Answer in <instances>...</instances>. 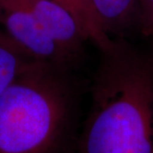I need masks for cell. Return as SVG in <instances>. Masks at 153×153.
Instances as JSON below:
<instances>
[{
	"label": "cell",
	"mask_w": 153,
	"mask_h": 153,
	"mask_svg": "<svg viewBox=\"0 0 153 153\" xmlns=\"http://www.w3.org/2000/svg\"><path fill=\"white\" fill-rule=\"evenodd\" d=\"M103 29L112 39H124L140 29L138 0H91Z\"/></svg>",
	"instance_id": "cell-5"
},
{
	"label": "cell",
	"mask_w": 153,
	"mask_h": 153,
	"mask_svg": "<svg viewBox=\"0 0 153 153\" xmlns=\"http://www.w3.org/2000/svg\"><path fill=\"white\" fill-rule=\"evenodd\" d=\"M91 106L76 153H153V66L148 55L115 39L102 53Z\"/></svg>",
	"instance_id": "cell-1"
},
{
	"label": "cell",
	"mask_w": 153,
	"mask_h": 153,
	"mask_svg": "<svg viewBox=\"0 0 153 153\" xmlns=\"http://www.w3.org/2000/svg\"><path fill=\"white\" fill-rule=\"evenodd\" d=\"M45 31L73 62L90 41L88 33L69 9L55 0H23Z\"/></svg>",
	"instance_id": "cell-4"
},
{
	"label": "cell",
	"mask_w": 153,
	"mask_h": 153,
	"mask_svg": "<svg viewBox=\"0 0 153 153\" xmlns=\"http://www.w3.org/2000/svg\"><path fill=\"white\" fill-rule=\"evenodd\" d=\"M150 60H151V63H152V66H153V55H150Z\"/></svg>",
	"instance_id": "cell-10"
},
{
	"label": "cell",
	"mask_w": 153,
	"mask_h": 153,
	"mask_svg": "<svg viewBox=\"0 0 153 153\" xmlns=\"http://www.w3.org/2000/svg\"><path fill=\"white\" fill-rule=\"evenodd\" d=\"M140 30L144 32L153 19V0H138Z\"/></svg>",
	"instance_id": "cell-8"
},
{
	"label": "cell",
	"mask_w": 153,
	"mask_h": 153,
	"mask_svg": "<svg viewBox=\"0 0 153 153\" xmlns=\"http://www.w3.org/2000/svg\"><path fill=\"white\" fill-rule=\"evenodd\" d=\"M143 33H144L145 35L150 36V37L153 38V19H152V21L150 22V24L148 25L147 28L144 30V32H143Z\"/></svg>",
	"instance_id": "cell-9"
},
{
	"label": "cell",
	"mask_w": 153,
	"mask_h": 153,
	"mask_svg": "<svg viewBox=\"0 0 153 153\" xmlns=\"http://www.w3.org/2000/svg\"><path fill=\"white\" fill-rule=\"evenodd\" d=\"M69 9L88 33L90 41L103 53L114 45L115 39H112L100 23L91 0H55Z\"/></svg>",
	"instance_id": "cell-7"
},
{
	"label": "cell",
	"mask_w": 153,
	"mask_h": 153,
	"mask_svg": "<svg viewBox=\"0 0 153 153\" xmlns=\"http://www.w3.org/2000/svg\"><path fill=\"white\" fill-rule=\"evenodd\" d=\"M35 62L0 26V94Z\"/></svg>",
	"instance_id": "cell-6"
},
{
	"label": "cell",
	"mask_w": 153,
	"mask_h": 153,
	"mask_svg": "<svg viewBox=\"0 0 153 153\" xmlns=\"http://www.w3.org/2000/svg\"><path fill=\"white\" fill-rule=\"evenodd\" d=\"M68 73L35 62L0 94V153H68L76 146Z\"/></svg>",
	"instance_id": "cell-2"
},
{
	"label": "cell",
	"mask_w": 153,
	"mask_h": 153,
	"mask_svg": "<svg viewBox=\"0 0 153 153\" xmlns=\"http://www.w3.org/2000/svg\"><path fill=\"white\" fill-rule=\"evenodd\" d=\"M0 26L34 60L65 70H70L74 64L23 0H0Z\"/></svg>",
	"instance_id": "cell-3"
}]
</instances>
